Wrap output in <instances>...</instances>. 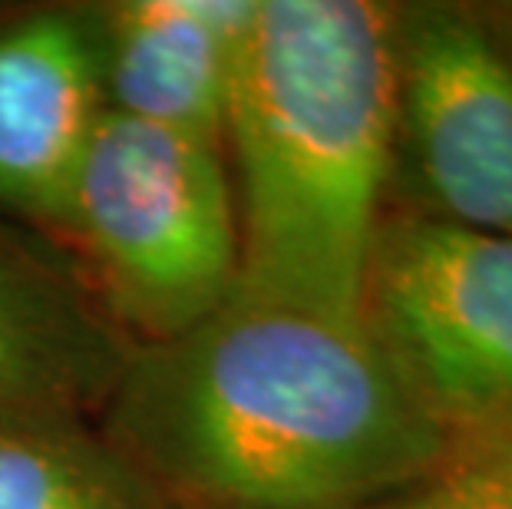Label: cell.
<instances>
[{
	"label": "cell",
	"mask_w": 512,
	"mask_h": 509,
	"mask_svg": "<svg viewBox=\"0 0 512 509\" xmlns=\"http://www.w3.org/2000/svg\"><path fill=\"white\" fill-rule=\"evenodd\" d=\"M364 509H512V433L450 443L437 470Z\"/></svg>",
	"instance_id": "obj_10"
},
{
	"label": "cell",
	"mask_w": 512,
	"mask_h": 509,
	"mask_svg": "<svg viewBox=\"0 0 512 509\" xmlns=\"http://www.w3.org/2000/svg\"><path fill=\"white\" fill-rule=\"evenodd\" d=\"M394 57L410 209L512 235V7L394 4Z\"/></svg>",
	"instance_id": "obj_5"
},
{
	"label": "cell",
	"mask_w": 512,
	"mask_h": 509,
	"mask_svg": "<svg viewBox=\"0 0 512 509\" xmlns=\"http://www.w3.org/2000/svg\"><path fill=\"white\" fill-rule=\"evenodd\" d=\"M96 427L172 509H364L450 450L364 321L238 288L136 344Z\"/></svg>",
	"instance_id": "obj_1"
},
{
	"label": "cell",
	"mask_w": 512,
	"mask_h": 509,
	"mask_svg": "<svg viewBox=\"0 0 512 509\" xmlns=\"http://www.w3.org/2000/svg\"><path fill=\"white\" fill-rule=\"evenodd\" d=\"M57 232L133 344H159L225 305L238 212L225 146L106 110Z\"/></svg>",
	"instance_id": "obj_3"
},
{
	"label": "cell",
	"mask_w": 512,
	"mask_h": 509,
	"mask_svg": "<svg viewBox=\"0 0 512 509\" xmlns=\"http://www.w3.org/2000/svg\"><path fill=\"white\" fill-rule=\"evenodd\" d=\"M361 314L446 440L512 433V235L387 209Z\"/></svg>",
	"instance_id": "obj_4"
},
{
	"label": "cell",
	"mask_w": 512,
	"mask_h": 509,
	"mask_svg": "<svg viewBox=\"0 0 512 509\" xmlns=\"http://www.w3.org/2000/svg\"><path fill=\"white\" fill-rule=\"evenodd\" d=\"M258 0L96 4L113 113L225 146L235 63Z\"/></svg>",
	"instance_id": "obj_8"
},
{
	"label": "cell",
	"mask_w": 512,
	"mask_h": 509,
	"mask_svg": "<svg viewBox=\"0 0 512 509\" xmlns=\"http://www.w3.org/2000/svg\"><path fill=\"white\" fill-rule=\"evenodd\" d=\"M225 162L245 295L364 321L397 166L394 4L258 0L235 63Z\"/></svg>",
	"instance_id": "obj_2"
},
{
	"label": "cell",
	"mask_w": 512,
	"mask_h": 509,
	"mask_svg": "<svg viewBox=\"0 0 512 509\" xmlns=\"http://www.w3.org/2000/svg\"><path fill=\"white\" fill-rule=\"evenodd\" d=\"M133 348L73 265L0 225V420H96Z\"/></svg>",
	"instance_id": "obj_7"
},
{
	"label": "cell",
	"mask_w": 512,
	"mask_h": 509,
	"mask_svg": "<svg viewBox=\"0 0 512 509\" xmlns=\"http://www.w3.org/2000/svg\"><path fill=\"white\" fill-rule=\"evenodd\" d=\"M106 110L96 7H40L0 24V209L57 232Z\"/></svg>",
	"instance_id": "obj_6"
},
{
	"label": "cell",
	"mask_w": 512,
	"mask_h": 509,
	"mask_svg": "<svg viewBox=\"0 0 512 509\" xmlns=\"http://www.w3.org/2000/svg\"><path fill=\"white\" fill-rule=\"evenodd\" d=\"M0 509H172L96 420H0Z\"/></svg>",
	"instance_id": "obj_9"
}]
</instances>
